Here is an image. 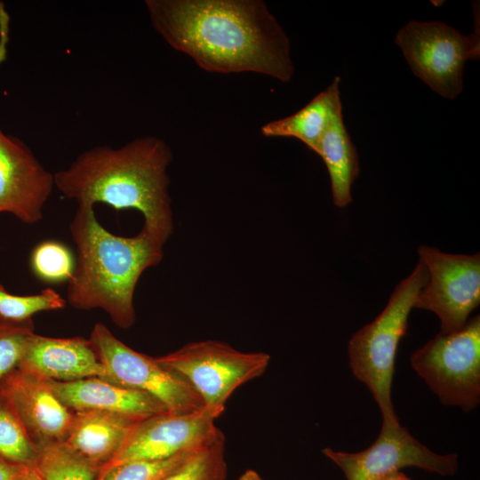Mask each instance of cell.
<instances>
[{"label": "cell", "mask_w": 480, "mask_h": 480, "mask_svg": "<svg viewBox=\"0 0 480 480\" xmlns=\"http://www.w3.org/2000/svg\"><path fill=\"white\" fill-rule=\"evenodd\" d=\"M156 31L213 73L252 72L289 82L294 67L283 28L261 0H147Z\"/></svg>", "instance_id": "cell-1"}, {"label": "cell", "mask_w": 480, "mask_h": 480, "mask_svg": "<svg viewBox=\"0 0 480 480\" xmlns=\"http://www.w3.org/2000/svg\"><path fill=\"white\" fill-rule=\"evenodd\" d=\"M173 159L161 138H136L118 148L94 146L54 173V184L78 205L107 204L116 210L135 209L144 228L164 244L173 231L170 178Z\"/></svg>", "instance_id": "cell-2"}, {"label": "cell", "mask_w": 480, "mask_h": 480, "mask_svg": "<svg viewBox=\"0 0 480 480\" xmlns=\"http://www.w3.org/2000/svg\"><path fill=\"white\" fill-rule=\"evenodd\" d=\"M69 231L76 260L68 281V303L79 310L102 309L116 326L132 327L136 285L147 268L161 262L164 244L144 228L133 236L112 234L87 205L77 206Z\"/></svg>", "instance_id": "cell-3"}, {"label": "cell", "mask_w": 480, "mask_h": 480, "mask_svg": "<svg viewBox=\"0 0 480 480\" xmlns=\"http://www.w3.org/2000/svg\"><path fill=\"white\" fill-rule=\"evenodd\" d=\"M428 278L427 268L419 260L411 275L396 286L381 313L348 342L351 371L372 393L387 426L399 424L391 400L396 356L407 332L411 309Z\"/></svg>", "instance_id": "cell-4"}, {"label": "cell", "mask_w": 480, "mask_h": 480, "mask_svg": "<svg viewBox=\"0 0 480 480\" xmlns=\"http://www.w3.org/2000/svg\"><path fill=\"white\" fill-rule=\"evenodd\" d=\"M469 36L444 22L412 20L397 32L412 72L440 96L453 100L463 90V69L480 57L479 22Z\"/></svg>", "instance_id": "cell-5"}, {"label": "cell", "mask_w": 480, "mask_h": 480, "mask_svg": "<svg viewBox=\"0 0 480 480\" xmlns=\"http://www.w3.org/2000/svg\"><path fill=\"white\" fill-rule=\"evenodd\" d=\"M414 371L446 405L465 412L480 401V317L460 330L439 332L411 356Z\"/></svg>", "instance_id": "cell-6"}, {"label": "cell", "mask_w": 480, "mask_h": 480, "mask_svg": "<svg viewBox=\"0 0 480 480\" xmlns=\"http://www.w3.org/2000/svg\"><path fill=\"white\" fill-rule=\"evenodd\" d=\"M156 359L180 373L204 406L221 414L226 402L238 387L265 372L270 356L264 352H243L226 342L207 340L186 344Z\"/></svg>", "instance_id": "cell-7"}, {"label": "cell", "mask_w": 480, "mask_h": 480, "mask_svg": "<svg viewBox=\"0 0 480 480\" xmlns=\"http://www.w3.org/2000/svg\"><path fill=\"white\" fill-rule=\"evenodd\" d=\"M89 340L112 382L152 396L169 412L187 413L204 407L201 397L180 373L156 357L133 350L104 324H95Z\"/></svg>", "instance_id": "cell-8"}, {"label": "cell", "mask_w": 480, "mask_h": 480, "mask_svg": "<svg viewBox=\"0 0 480 480\" xmlns=\"http://www.w3.org/2000/svg\"><path fill=\"white\" fill-rule=\"evenodd\" d=\"M418 254L428 278L413 308L434 312L441 333L460 330L480 303V254H451L426 245Z\"/></svg>", "instance_id": "cell-9"}, {"label": "cell", "mask_w": 480, "mask_h": 480, "mask_svg": "<svg viewBox=\"0 0 480 480\" xmlns=\"http://www.w3.org/2000/svg\"><path fill=\"white\" fill-rule=\"evenodd\" d=\"M220 413L204 406L187 413L164 412L140 420L119 452L98 472L133 460H157L196 450L221 431L215 425ZM96 476V477H97Z\"/></svg>", "instance_id": "cell-10"}, {"label": "cell", "mask_w": 480, "mask_h": 480, "mask_svg": "<svg viewBox=\"0 0 480 480\" xmlns=\"http://www.w3.org/2000/svg\"><path fill=\"white\" fill-rule=\"evenodd\" d=\"M323 452L340 467L347 480H382L408 466L452 476L458 466L456 454L433 452L400 424H382L376 440L362 452L348 453L326 447Z\"/></svg>", "instance_id": "cell-11"}, {"label": "cell", "mask_w": 480, "mask_h": 480, "mask_svg": "<svg viewBox=\"0 0 480 480\" xmlns=\"http://www.w3.org/2000/svg\"><path fill=\"white\" fill-rule=\"evenodd\" d=\"M54 188V173L23 141L0 127V213H11L26 224L37 223Z\"/></svg>", "instance_id": "cell-12"}, {"label": "cell", "mask_w": 480, "mask_h": 480, "mask_svg": "<svg viewBox=\"0 0 480 480\" xmlns=\"http://www.w3.org/2000/svg\"><path fill=\"white\" fill-rule=\"evenodd\" d=\"M0 391L38 448L65 441L73 411L56 396L46 380L17 367L1 380Z\"/></svg>", "instance_id": "cell-13"}, {"label": "cell", "mask_w": 480, "mask_h": 480, "mask_svg": "<svg viewBox=\"0 0 480 480\" xmlns=\"http://www.w3.org/2000/svg\"><path fill=\"white\" fill-rule=\"evenodd\" d=\"M18 368L44 380L72 381L111 377L89 340L83 337L54 338L32 333Z\"/></svg>", "instance_id": "cell-14"}, {"label": "cell", "mask_w": 480, "mask_h": 480, "mask_svg": "<svg viewBox=\"0 0 480 480\" xmlns=\"http://www.w3.org/2000/svg\"><path fill=\"white\" fill-rule=\"evenodd\" d=\"M56 396L71 411L98 410L144 419L167 412L152 396L100 378L72 381L46 380Z\"/></svg>", "instance_id": "cell-15"}, {"label": "cell", "mask_w": 480, "mask_h": 480, "mask_svg": "<svg viewBox=\"0 0 480 480\" xmlns=\"http://www.w3.org/2000/svg\"><path fill=\"white\" fill-rule=\"evenodd\" d=\"M141 420L106 411L73 412L70 428L63 443L99 472L119 452Z\"/></svg>", "instance_id": "cell-16"}, {"label": "cell", "mask_w": 480, "mask_h": 480, "mask_svg": "<svg viewBox=\"0 0 480 480\" xmlns=\"http://www.w3.org/2000/svg\"><path fill=\"white\" fill-rule=\"evenodd\" d=\"M339 84L340 78L336 76L326 89L294 114L262 125L261 134L294 138L317 153L320 140L331 122L342 112Z\"/></svg>", "instance_id": "cell-17"}, {"label": "cell", "mask_w": 480, "mask_h": 480, "mask_svg": "<svg viewBox=\"0 0 480 480\" xmlns=\"http://www.w3.org/2000/svg\"><path fill=\"white\" fill-rule=\"evenodd\" d=\"M316 154L328 170L334 204L340 208L347 206L352 201L351 186L360 168L356 148L345 126L342 112L331 122Z\"/></svg>", "instance_id": "cell-18"}, {"label": "cell", "mask_w": 480, "mask_h": 480, "mask_svg": "<svg viewBox=\"0 0 480 480\" xmlns=\"http://www.w3.org/2000/svg\"><path fill=\"white\" fill-rule=\"evenodd\" d=\"M36 468L44 480H95L98 469L63 442L41 446Z\"/></svg>", "instance_id": "cell-19"}, {"label": "cell", "mask_w": 480, "mask_h": 480, "mask_svg": "<svg viewBox=\"0 0 480 480\" xmlns=\"http://www.w3.org/2000/svg\"><path fill=\"white\" fill-rule=\"evenodd\" d=\"M225 436L215 438L194 451L163 480H227Z\"/></svg>", "instance_id": "cell-20"}, {"label": "cell", "mask_w": 480, "mask_h": 480, "mask_svg": "<svg viewBox=\"0 0 480 480\" xmlns=\"http://www.w3.org/2000/svg\"><path fill=\"white\" fill-rule=\"evenodd\" d=\"M39 448L32 441L0 391V457L24 466H36Z\"/></svg>", "instance_id": "cell-21"}, {"label": "cell", "mask_w": 480, "mask_h": 480, "mask_svg": "<svg viewBox=\"0 0 480 480\" xmlns=\"http://www.w3.org/2000/svg\"><path fill=\"white\" fill-rule=\"evenodd\" d=\"M75 265L76 260L71 251L58 241H44L31 252V269L38 279L46 283L68 281Z\"/></svg>", "instance_id": "cell-22"}, {"label": "cell", "mask_w": 480, "mask_h": 480, "mask_svg": "<svg viewBox=\"0 0 480 480\" xmlns=\"http://www.w3.org/2000/svg\"><path fill=\"white\" fill-rule=\"evenodd\" d=\"M66 304V300L52 288L37 294L15 295L0 284V316L6 320L24 322L38 312L61 309Z\"/></svg>", "instance_id": "cell-23"}, {"label": "cell", "mask_w": 480, "mask_h": 480, "mask_svg": "<svg viewBox=\"0 0 480 480\" xmlns=\"http://www.w3.org/2000/svg\"><path fill=\"white\" fill-rule=\"evenodd\" d=\"M196 451V450H194ZM194 451L157 460H133L120 464L95 480H163Z\"/></svg>", "instance_id": "cell-24"}, {"label": "cell", "mask_w": 480, "mask_h": 480, "mask_svg": "<svg viewBox=\"0 0 480 480\" xmlns=\"http://www.w3.org/2000/svg\"><path fill=\"white\" fill-rule=\"evenodd\" d=\"M34 332L32 319L14 322L0 316V382L18 367L27 340Z\"/></svg>", "instance_id": "cell-25"}, {"label": "cell", "mask_w": 480, "mask_h": 480, "mask_svg": "<svg viewBox=\"0 0 480 480\" xmlns=\"http://www.w3.org/2000/svg\"><path fill=\"white\" fill-rule=\"evenodd\" d=\"M26 467L0 457V480H17Z\"/></svg>", "instance_id": "cell-26"}, {"label": "cell", "mask_w": 480, "mask_h": 480, "mask_svg": "<svg viewBox=\"0 0 480 480\" xmlns=\"http://www.w3.org/2000/svg\"><path fill=\"white\" fill-rule=\"evenodd\" d=\"M17 480H44L36 466H28Z\"/></svg>", "instance_id": "cell-27"}, {"label": "cell", "mask_w": 480, "mask_h": 480, "mask_svg": "<svg viewBox=\"0 0 480 480\" xmlns=\"http://www.w3.org/2000/svg\"><path fill=\"white\" fill-rule=\"evenodd\" d=\"M237 480H264L254 469L245 470Z\"/></svg>", "instance_id": "cell-28"}, {"label": "cell", "mask_w": 480, "mask_h": 480, "mask_svg": "<svg viewBox=\"0 0 480 480\" xmlns=\"http://www.w3.org/2000/svg\"><path fill=\"white\" fill-rule=\"evenodd\" d=\"M382 480H411V479L404 473L396 471L386 476Z\"/></svg>", "instance_id": "cell-29"}]
</instances>
